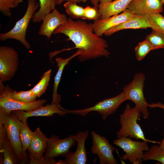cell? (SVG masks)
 <instances>
[{"mask_svg": "<svg viewBox=\"0 0 164 164\" xmlns=\"http://www.w3.org/2000/svg\"><path fill=\"white\" fill-rule=\"evenodd\" d=\"M53 34L65 35L75 44L74 48L82 51L78 56L80 62L102 56L108 57L110 54L107 49L108 47L107 41L94 32L91 23L74 21L70 17L65 23L58 27Z\"/></svg>", "mask_w": 164, "mask_h": 164, "instance_id": "cell-1", "label": "cell"}, {"mask_svg": "<svg viewBox=\"0 0 164 164\" xmlns=\"http://www.w3.org/2000/svg\"><path fill=\"white\" fill-rule=\"evenodd\" d=\"M141 113L136 106L132 107L128 104L126 105L123 113L120 116L121 127L117 132V138L129 137L160 144V142L150 140L145 138L141 126L137 123L140 119Z\"/></svg>", "mask_w": 164, "mask_h": 164, "instance_id": "cell-2", "label": "cell"}, {"mask_svg": "<svg viewBox=\"0 0 164 164\" xmlns=\"http://www.w3.org/2000/svg\"><path fill=\"white\" fill-rule=\"evenodd\" d=\"M39 8V4L36 0H28L27 7L24 15L16 22L11 30L0 34L1 41L9 39H16L20 42L26 49H29L31 46L26 39V31L33 14Z\"/></svg>", "mask_w": 164, "mask_h": 164, "instance_id": "cell-3", "label": "cell"}, {"mask_svg": "<svg viewBox=\"0 0 164 164\" xmlns=\"http://www.w3.org/2000/svg\"><path fill=\"white\" fill-rule=\"evenodd\" d=\"M145 78L144 73H138L135 75L132 81L123 88L127 100H131L134 103L144 119L148 118L149 115L148 110L149 104L146 101L144 94Z\"/></svg>", "mask_w": 164, "mask_h": 164, "instance_id": "cell-4", "label": "cell"}, {"mask_svg": "<svg viewBox=\"0 0 164 164\" xmlns=\"http://www.w3.org/2000/svg\"><path fill=\"white\" fill-rule=\"evenodd\" d=\"M20 121L12 111L8 113L0 108V125L6 129L7 137L18 159L19 163L25 164L20 137Z\"/></svg>", "mask_w": 164, "mask_h": 164, "instance_id": "cell-5", "label": "cell"}, {"mask_svg": "<svg viewBox=\"0 0 164 164\" xmlns=\"http://www.w3.org/2000/svg\"><path fill=\"white\" fill-rule=\"evenodd\" d=\"M127 100L122 91L118 95L109 98L105 99L98 102L94 106L82 109L68 110L62 107L60 109L67 113L84 116L91 111H96L101 116L102 119H106L108 117L114 113L120 106Z\"/></svg>", "mask_w": 164, "mask_h": 164, "instance_id": "cell-6", "label": "cell"}, {"mask_svg": "<svg viewBox=\"0 0 164 164\" xmlns=\"http://www.w3.org/2000/svg\"><path fill=\"white\" fill-rule=\"evenodd\" d=\"M148 142L134 141L128 137H122L114 140L113 144L122 149L125 154L122 157L125 161L128 160L132 164H142L144 156L143 152L149 149Z\"/></svg>", "mask_w": 164, "mask_h": 164, "instance_id": "cell-7", "label": "cell"}, {"mask_svg": "<svg viewBox=\"0 0 164 164\" xmlns=\"http://www.w3.org/2000/svg\"><path fill=\"white\" fill-rule=\"evenodd\" d=\"M48 138L38 128L33 132L27 151L30 164H57L54 158H45L43 155L46 147Z\"/></svg>", "mask_w": 164, "mask_h": 164, "instance_id": "cell-8", "label": "cell"}, {"mask_svg": "<svg viewBox=\"0 0 164 164\" xmlns=\"http://www.w3.org/2000/svg\"><path fill=\"white\" fill-rule=\"evenodd\" d=\"M19 55L15 50L8 46L0 47V82L11 80L17 70Z\"/></svg>", "mask_w": 164, "mask_h": 164, "instance_id": "cell-9", "label": "cell"}, {"mask_svg": "<svg viewBox=\"0 0 164 164\" xmlns=\"http://www.w3.org/2000/svg\"><path fill=\"white\" fill-rule=\"evenodd\" d=\"M91 132L92 140L91 151L93 154L97 155L99 164H117L113 154L114 147L104 136L93 131Z\"/></svg>", "mask_w": 164, "mask_h": 164, "instance_id": "cell-10", "label": "cell"}, {"mask_svg": "<svg viewBox=\"0 0 164 164\" xmlns=\"http://www.w3.org/2000/svg\"><path fill=\"white\" fill-rule=\"evenodd\" d=\"M46 102L45 99H39L30 102H23L11 98L3 83L0 82V108L7 112L15 110L29 111L43 106Z\"/></svg>", "mask_w": 164, "mask_h": 164, "instance_id": "cell-11", "label": "cell"}, {"mask_svg": "<svg viewBox=\"0 0 164 164\" xmlns=\"http://www.w3.org/2000/svg\"><path fill=\"white\" fill-rule=\"evenodd\" d=\"M76 141L75 135H71L63 139L53 135L48 138L44 156L45 158H54L60 155L65 156L70 152L71 147Z\"/></svg>", "mask_w": 164, "mask_h": 164, "instance_id": "cell-12", "label": "cell"}, {"mask_svg": "<svg viewBox=\"0 0 164 164\" xmlns=\"http://www.w3.org/2000/svg\"><path fill=\"white\" fill-rule=\"evenodd\" d=\"M89 136V131L78 132L75 135L77 145L75 151L69 152L65 156L63 160H59L57 164H86L87 157L85 147V142Z\"/></svg>", "mask_w": 164, "mask_h": 164, "instance_id": "cell-13", "label": "cell"}, {"mask_svg": "<svg viewBox=\"0 0 164 164\" xmlns=\"http://www.w3.org/2000/svg\"><path fill=\"white\" fill-rule=\"evenodd\" d=\"M66 15L55 9L43 18L38 33L40 36L50 38L55 30L60 26L65 23L68 20Z\"/></svg>", "mask_w": 164, "mask_h": 164, "instance_id": "cell-14", "label": "cell"}, {"mask_svg": "<svg viewBox=\"0 0 164 164\" xmlns=\"http://www.w3.org/2000/svg\"><path fill=\"white\" fill-rule=\"evenodd\" d=\"M163 4L161 0H132L127 9L133 14L151 15L161 13Z\"/></svg>", "mask_w": 164, "mask_h": 164, "instance_id": "cell-15", "label": "cell"}, {"mask_svg": "<svg viewBox=\"0 0 164 164\" xmlns=\"http://www.w3.org/2000/svg\"><path fill=\"white\" fill-rule=\"evenodd\" d=\"M133 15L128 9L122 13L108 18L94 21L93 26L94 32L102 36L108 30L130 18Z\"/></svg>", "mask_w": 164, "mask_h": 164, "instance_id": "cell-16", "label": "cell"}, {"mask_svg": "<svg viewBox=\"0 0 164 164\" xmlns=\"http://www.w3.org/2000/svg\"><path fill=\"white\" fill-rule=\"evenodd\" d=\"M12 111L20 121L27 119L29 117H50L55 114H57L60 116H63L67 113L65 111L60 109L56 104L51 103L50 104H47L45 106L29 111L23 110H15Z\"/></svg>", "mask_w": 164, "mask_h": 164, "instance_id": "cell-17", "label": "cell"}, {"mask_svg": "<svg viewBox=\"0 0 164 164\" xmlns=\"http://www.w3.org/2000/svg\"><path fill=\"white\" fill-rule=\"evenodd\" d=\"M150 28L149 22L145 15L133 14L125 21L113 27L104 33L106 36H110L120 30L128 29H146Z\"/></svg>", "mask_w": 164, "mask_h": 164, "instance_id": "cell-18", "label": "cell"}, {"mask_svg": "<svg viewBox=\"0 0 164 164\" xmlns=\"http://www.w3.org/2000/svg\"><path fill=\"white\" fill-rule=\"evenodd\" d=\"M82 51L78 49L77 51L70 57L65 58L58 57L55 60L58 67V71L54 78V82L52 95L51 103L56 104L59 107L60 106V102L61 100L60 95L58 94L57 90L60 82L63 72L65 67L69 63V61L75 57L78 56L82 53Z\"/></svg>", "mask_w": 164, "mask_h": 164, "instance_id": "cell-19", "label": "cell"}, {"mask_svg": "<svg viewBox=\"0 0 164 164\" xmlns=\"http://www.w3.org/2000/svg\"><path fill=\"white\" fill-rule=\"evenodd\" d=\"M132 0H115L104 5H98V10L101 15L100 19L119 14L127 8Z\"/></svg>", "mask_w": 164, "mask_h": 164, "instance_id": "cell-20", "label": "cell"}, {"mask_svg": "<svg viewBox=\"0 0 164 164\" xmlns=\"http://www.w3.org/2000/svg\"><path fill=\"white\" fill-rule=\"evenodd\" d=\"M33 133L27 124V119L20 121V137L25 164L29 163V159L26 151L30 144Z\"/></svg>", "mask_w": 164, "mask_h": 164, "instance_id": "cell-21", "label": "cell"}, {"mask_svg": "<svg viewBox=\"0 0 164 164\" xmlns=\"http://www.w3.org/2000/svg\"><path fill=\"white\" fill-rule=\"evenodd\" d=\"M39 8L33 14L32 20L34 22L42 21L44 16L55 9L58 0H38Z\"/></svg>", "mask_w": 164, "mask_h": 164, "instance_id": "cell-22", "label": "cell"}, {"mask_svg": "<svg viewBox=\"0 0 164 164\" xmlns=\"http://www.w3.org/2000/svg\"><path fill=\"white\" fill-rule=\"evenodd\" d=\"M0 152L3 157L1 164H17L19 163L18 159L9 141L7 138L0 146Z\"/></svg>", "mask_w": 164, "mask_h": 164, "instance_id": "cell-23", "label": "cell"}, {"mask_svg": "<svg viewBox=\"0 0 164 164\" xmlns=\"http://www.w3.org/2000/svg\"><path fill=\"white\" fill-rule=\"evenodd\" d=\"M9 97L14 100L23 102H30L36 100V97L30 90L18 92L9 86H5Z\"/></svg>", "mask_w": 164, "mask_h": 164, "instance_id": "cell-24", "label": "cell"}, {"mask_svg": "<svg viewBox=\"0 0 164 164\" xmlns=\"http://www.w3.org/2000/svg\"><path fill=\"white\" fill-rule=\"evenodd\" d=\"M52 70L44 72L39 82L30 90L36 97H39L46 91L50 78Z\"/></svg>", "mask_w": 164, "mask_h": 164, "instance_id": "cell-25", "label": "cell"}, {"mask_svg": "<svg viewBox=\"0 0 164 164\" xmlns=\"http://www.w3.org/2000/svg\"><path fill=\"white\" fill-rule=\"evenodd\" d=\"M148 160H156L164 164V151L160 149L159 145H153L144 152L143 161Z\"/></svg>", "mask_w": 164, "mask_h": 164, "instance_id": "cell-26", "label": "cell"}, {"mask_svg": "<svg viewBox=\"0 0 164 164\" xmlns=\"http://www.w3.org/2000/svg\"><path fill=\"white\" fill-rule=\"evenodd\" d=\"M66 12L72 19H83L84 15V8L78 5L77 3L71 2H66L64 4Z\"/></svg>", "mask_w": 164, "mask_h": 164, "instance_id": "cell-27", "label": "cell"}, {"mask_svg": "<svg viewBox=\"0 0 164 164\" xmlns=\"http://www.w3.org/2000/svg\"><path fill=\"white\" fill-rule=\"evenodd\" d=\"M151 45L153 50L164 49V34L152 30L145 38Z\"/></svg>", "mask_w": 164, "mask_h": 164, "instance_id": "cell-28", "label": "cell"}, {"mask_svg": "<svg viewBox=\"0 0 164 164\" xmlns=\"http://www.w3.org/2000/svg\"><path fill=\"white\" fill-rule=\"evenodd\" d=\"M148 19L152 30L164 34V17L160 13L145 15Z\"/></svg>", "mask_w": 164, "mask_h": 164, "instance_id": "cell-29", "label": "cell"}, {"mask_svg": "<svg viewBox=\"0 0 164 164\" xmlns=\"http://www.w3.org/2000/svg\"><path fill=\"white\" fill-rule=\"evenodd\" d=\"M152 48L148 41L146 39L139 42L135 48V56L138 61L143 59L147 54L151 51Z\"/></svg>", "mask_w": 164, "mask_h": 164, "instance_id": "cell-30", "label": "cell"}, {"mask_svg": "<svg viewBox=\"0 0 164 164\" xmlns=\"http://www.w3.org/2000/svg\"><path fill=\"white\" fill-rule=\"evenodd\" d=\"M101 15L99 12L98 8L89 6L84 8V15L83 19L93 20L94 21L100 19Z\"/></svg>", "mask_w": 164, "mask_h": 164, "instance_id": "cell-31", "label": "cell"}, {"mask_svg": "<svg viewBox=\"0 0 164 164\" xmlns=\"http://www.w3.org/2000/svg\"><path fill=\"white\" fill-rule=\"evenodd\" d=\"M15 7V5L11 0H0V11L6 16H12L11 9Z\"/></svg>", "mask_w": 164, "mask_h": 164, "instance_id": "cell-32", "label": "cell"}, {"mask_svg": "<svg viewBox=\"0 0 164 164\" xmlns=\"http://www.w3.org/2000/svg\"><path fill=\"white\" fill-rule=\"evenodd\" d=\"M7 138V133L5 128L3 125H0V146Z\"/></svg>", "mask_w": 164, "mask_h": 164, "instance_id": "cell-33", "label": "cell"}, {"mask_svg": "<svg viewBox=\"0 0 164 164\" xmlns=\"http://www.w3.org/2000/svg\"><path fill=\"white\" fill-rule=\"evenodd\" d=\"M114 0H90L94 6L98 7V5H104Z\"/></svg>", "mask_w": 164, "mask_h": 164, "instance_id": "cell-34", "label": "cell"}, {"mask_svg": "<svg viewBox=\"0 0 164 164\" xmlns=\"http://www.w3.org/2000/svg\"><path fill=\"white\" fill-rule=\"evenodd\" d=\"M149 107L150 108H159L164 110V104L160 102L152 103L151 104H149Z\"/></svg>", "mask_w": 164, "mask_h": 164, "instance_id": "cell-35", "label": "cell"}, {"mask_svg": "<svg viewBox=\"0 0 164 164\" xmlns=\"http://www.w3.org/2000/svg\"><path fill=\"white\" fill-rule=\"evenodd\" d=\"M88 0H64V1L66 2H71L77 3L80 2H85Z\"/></svg>", "mask_w": 164, "mask_h": 164, "instance_id": "cell-36", "label": "cell"}, {"mask_svg": "<svg viewBox=\"0 0 164 164\" xmlns=\"http://www.w3.org/2000/svg\"><path fill=\"white\" fill-rule=\"evenodd\" d=\"M15 5L17 7L19 4L23 2L24 0H11Z\"/></svg>", "mask_w": 164, "mask_h": 164, "instance_id": "cell-37", "label": "cell"}, {"mask_svg": "<svg viewBox=\"0 0 164 164\" xmlns=\"http://www.w3.org/2000/svg\"><path fill=\"white\" fill-rule=\"evenodd\" d=\"M159 147L160 149L164 151V137L163 140L160 143Z\"/></svg>", "mask_w": 164, "mask_h": 164, "instance_id": "cell-38", "label": "cell"}, {"mask_svg": "<svg viewBox=\"0 0 164 164\" xmlns=\"http://www.w3.org/2000/svg\"><path fill=\"white\" fill-rule=\"evenodd\" d=\"M64 1V0H58V5H60Z\"/></svg>", "mask_w": 164, "mask_h": 164, "instance_id": "cell-39", "label": "cell"}, {"mask_svg": "<svg viewBox=\"0 0 164 164\" xmlns=\"http://www.w3.org/2000/svg\"><path fill=\"white\" fill-rule=\"evenodd\" d=\"M161 1L163 4H164V0H161Z\"/></svg>", "mask_w": 164, "mask_h": 164, "instance_id": "cell-40", "label": "cell"}]
</instances>
